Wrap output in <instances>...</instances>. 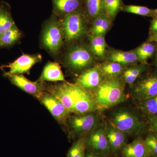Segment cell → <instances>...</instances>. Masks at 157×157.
<instances>
[{"instance_id": "6da1fadb", "label": "cell", "mask_w": 157, "mask_h": 157, "mask_svg": "<svg viewBox=\"0 0 157 157\" xmlns=\"http://www.w3.org/2000/svg\"><path fill=\"white\" fill-rule=\"evenodd\" d=\"M124 84L121 77L105 78L92 92L97 111L110 109L126 101Z\"/></svg>"}, {"instance_id": "7a4b0ae2", "label": "cell", "mask_w": 157, "mask_h": 157, "mask_svg": "<svg viewBox=\"0 0 157 157\" xmlns=\"http://www.w3.org/2000/svg\"><path fill=\"white\" fill-rule=\"evenodd\" d=\"M109 121L128 135L137 137H140L148 128V123L137 113L123 107L114 110L109 116Z\"/></svg>"}, {"instance_id": "3957f363", "label": "cell", "mask_w": 157, "mask_h": 157, "mask_svg": "<svg viewBox=\"0 0 157 157\" xmlns=\"http://www.w3.org/2000/svg\"><path fill=\"white\" fill-rule=\"evenodd\" d=\"M95 57L90 47L81 44L77 45L70 47L65 54L64 64L72 73L81 74L92 67L95 62Z\"/></svg>"}, {"instance_id": "277c9868", "label": "cell", "mask_w": 157, "mask_h": 157, "mask_svg": "<svg viewBox=\"0 0 157 157\" xmlns=\"http://www.w3.org/2000/svg\"><path fill=\"white\" fill-rule=\"evenodd\" d=\"M96 112L71 114L66 124L70 138L77 139L86 136L100 125L102 123V117Z\"/></svg>"}, {"instance_id": "5b68a950", "label": "cell", "mask_w": 157, "mask_h": 157, "mask_svg": "<svg viewBox=\"0 0 157 157\" xmlns=\"http://www.w3.org/2000/svg\"><path fill=\"white\" fill-rule=\"evenodd\" d=\"M64 40L61 21L55 17L46 21L42 29L41 42L42 47L53 56L59 52Z\"/></svg>"}, {"instance_id": "8992f818", "label": "cell", "mask_w": 157, "mask_h": 157, "mask_svg": "<svg viewBox=\"0 0 157 157\" xmlns=\"http://www.w3.org/2000/svg\"><path fill=\"white\" fill-rule=\"evenodd\" d=\"M61 24L65 41L67 42L78 40L87 33V21L83 14L78 11L64 16Z\"/></svg>"}, {"instance_id": "52a82bcc", "label": "cell", "mask_w": 157, "mask_h": 157, "mask_svg": "<svg viewBox=\"0 0 157 157\" xmlns=\"http://www.w3.org/2000/svg\"><path fill=\"white\" fill-rule=\"evenodd\" d=\"M85 137L87 149L104 157L109 156L110 151L106 134V123H102Z\"/></svg>"}, {"instance_id": "ba28073f", "label": "cell", "mask_w": 157, "mask_h": 157, "mask_svg": "<svg viewBox=\"0 0 157 157\" xmlns=\"http://www.w3.org/2000/svg\"><path fill=\"white\" fill-rule=\"evenodd\" d=\"M132 86L131 94L135 101H140L157 95V70L140 76Z\"/></svg>"}, {"instance_id": "9c48e42d", "label": "cell", "mask_w": 157, "mask_h": 157, "mask_svg": "<svg viewBox=\"0 0 157 157\" xmlns=\"http://www.w3.org/2000/svg\"><path fill=\"white\" fill-rule=\"evenodd\" d=\"M50 112L51 115L62 125H66L71 113L57 98L48 91L44 92L38 99Z\"/></svg>"}, {"instance_id": "30bf717a", "label": "cell", "mask_w": 157, "mask_h": 157, "mask_svg": "<svg viewBox=\"0 0 157 157\" xmlns=\"http://www.w3.org/2000/svg\"><path fill=\"white\" fill-rule=\"evenodd\" d=\"M76 86L75 83L61 82L46 88V91L55 96L73 113Z\"/></svg>"}, {"instance_id": "8fae6325", "label": "cell", "mask_w": 157, "mask_h": 157, "mask_svg": "<svg viewBox=\"0 0 157 157\" xmlns=\"http://www.w3.org/2000/svg\"><path fill=\"white\" fill-rule=\"evenodd\" d=\"M42 56L39 54L30 55L23 54L21 56L9 64L2 66V68H8L9 71L5 72V76L14 74H29L32 67L42 61Z\"/></svg>"}, {"instance_id": "7c38bea8", "label": "cell", "mask_w": 157, "mask_h": 157, "mask_svg": "<svg viewBox=\"0 0 157 157\" xmlns=\"http://www.w3.org/2000/svg\"><path fill=\"white\" fill-rule=\"evenodd\" d=\"M96 111L97 107L92 93L76 84L73 113L84 114Z\"/></svg>"}, {"instance_id": "4fadbf2b", "label": "cell", "mask_w": 157, "mask_h": 157, "mask_svg": "<svg viewBox=\"0 0 157 157\" xmlns=\"http://www.w3.org/2000/svg\"><path fill=\"white\" fill-rule=\"evenodd\" d=\"M6 77L12 84L37 99L46 91L44 82L32 81L23 74H14Z\"/></svg>"}, {"instance_id": "5bb4252c", "label": "cell", "mask_w": 157, "mask_h": 157, "mask_svg": "<svg viewBox=\"0 0 157 157\" xmlns=\"http://www.w3.org/2000/svg\"><path fill=\"white\" fill-rule=\"evenodd\" d=\"M105 77L98 66L85 70L76 78V84L91 92H93L101 84Z\"/></svg>"}, {"instance_id": "9a60e30c", "label": "cell", "mask_w": 157, "mask_h": 157, "mask_svg": "<svg viewBox=\"0 0 157 157\" xmlns=\"http://www.w3.org/2000/svg\"><path fill=\"white\" fill-rule=\"evenodd\" d=\"M106 128L110 154L120 151L126 144L128 135L116 128L109 121L106 123Z\"/></svg>"}, {"instance_id": "2e32d148", "label": "cell", "mask_w": 157, "mask_h": 157, "mask_svg": "<svg viewBox=\"0 0 157 157\" xmlns=\"http://www.w3.org/2000/svg\"><path fill=\"white\" fill-rule=\"evenodd\" d=\"M122 157H150L152 155L144 139L137 137L131 143L125 144L120 151Z\"/></svg>"}, {"instance_id": "e0dca14e", "label": "cell", "mask_w": 157, "mask_h": 157, "mask_svg": "<svg viewBox=\"0 0 157 157\" xmlns=\"http://www.w3.org/2000/svg\"><path fill=\"white\" fill-rule=\"evenodd\" d=\"M37 81L39 82H63L64 76L60 66L56 62H48L43 68L42 73Z\"/></svg>"}, {"instance_id": "ac0fdd59", "label": "cell", "mask_w": 157, "mask_h": 157, "mask_svg": "<svg viewBox=\"0 0 157 157\" xmlns=\"http://www.w3.org/2000/svg\"><path fill=\"white\" fill-rule=\"evenodd\" d=\"M107 61L115 62L125 67V66L135 65L138 61L135 51H124L112 49L109 51L107 55Z\"/></svg>"}, {"instance_id": "d6986e66", "label": "cell", "mask_w": 157, "mask_h": 157, "mask_svg": "<svg viewBox=\"0 0 157 157\" xmlns=\"http://www.w3.org/2000/svg\"><path fill=\"white\" fill-rule=\"evenodd\" d=\"M148 64L142 63H140V64L133 65L124 69L121 74V78L125 83L132 86L143 73L148 70Z\"/></svg>"}, {"instance_id": "ffe728a7", "label": "cell", "mask_w": 157, "mask_h": 157, "mask_svg": "<svg viewBox=\"0 0 157 157\" xmlns=\"http://www.w3.org/2000/svg\"><path fill=\"white\" fill-rule=\"evenodd\" d=\"M136 101L137 109L147 121L157 116V95Z\"/></svg>"}, {"instance_id": "44dd1931", "label": "cell", "mask_w": 157, "mask_h": 157, "mask_svg": "<svg viewBox=\"0 0 157 157\" xmlns=\"http://www.w3.org/2000/svg\"><path fill=\"white\" fill-rule=\"evenodd\" d=\"M55 11L59 15H66L78 11L80 0H52Z\"/></svg>"}, {"instance_id": "7402d4cb", "label": "cell", "mask_w": 157, "mask_h": 157, "mask_svg": "<svg viewBox=\"0 0 157 157\" xmlns=\"http://www.w3.org/2000/svg\"><path fill=\"white\" fill-rule=\"evenodd\" d=\"M15 25L11 15L10 6L4 2H0V36Z\"/></svg>"}, {"instance_id": "603a6c76", "label": "cell", "mask_w": 157, "mask_h": 157, "mask_svg": "<svg viewBox=\"0 0 157 157\" xmlns=\"http://www.w3.org/2000/svg\"><path fill=\"white\" fill-rule=\"evenodd\" d=\"M21 36V32L16 25H14L0 36V48H9L15 45L20 40Z\"/></svg>"}, {"instance_id": "cb8c5ba5", "label": "cell", "mask_w": 157, "mask_h": 157, "mask_svg": "<svg viewBox=\"0 0 157 157\" xmlns=\"http://www.w3.org/2000/svg\"><path fill=\"white\" fill-rule=\"evenodd\" d=\"M90 48L93 54L98 58L104 59L106 53L107 43L104 36H96L90 34Z\"/></svg>"}, {"instance_id": "d4e9b609", "label": "cell", "mask_w": 157, "mask_h": 157, "mask_svg": "<svg viewBox=\"0 0 157 157\" xmlns=\"http://www.w3.org/2000/svg\"><path fill=\"white\" fill-rule=\"evenodd\" d=\"M94 19L90 34L93 36H104L111 25V20L105 13Z\"/></svg>"}, {"instance_id": "484cf974", "label": "cell", "mask_w": 157, "mask_h": 157, "mask_svg": "<svg viewBox=\"0 0 157 157\" xmlns=\"http://www.w3.org/2000/svg\"><path fill=\"white\" fill-rule=\"evenodd\" d=\"M101 73L105 78H115L121 75L124 67L115 62L107 61L98 65Z\"/></svg>"}, {"instance_id": "4316f807", "label": "cell", "mask_w": 157, "mask_h": 157, "mask_svg": "<svg viewBox=\"0 0 157 157\" xmlns=\"http://www.w3.org/2000/svg\"><path fill=\"white\" fill-rule=\"evenodd\" d=\"M155 50L156 45L153 42L147 41L134 51L138 61L140 63L148 64L147 60L153 56Z\"/></svg>"}, {"instance_id": "83f0119b", "label": "cell", "mask_w": 157, "mask_h": 157, "mask_svg": "<svg viewBox=\"0 0 157 157\" xmlns=\"http://www.w3.org/2000/svg\"><path fill=\"white\" fill-rule=\"evenodd\" d=\"M86 7L88 15L91 18L104 13V0H86Z\"/></svg>"}, {"instance_id": "f1b7e54d", "label": "cell", "mask_w": 157, "mask_h": 157, "mask_svg": "<svg viewBox=\"0 0 157 157\" xmlns=\"http://www.w3.org/2000/svg\"><path fill=\"white\" fill-rule=\"evenodd\" d=\"M85 136L79 137L73 142L67 154V157H85L86 147Z\"/></svg>"}, {"instance_id": "f546056e", "label": "cell", "mask_w": 157, "mask_h": 157, "mask_svg": "<svg viewBox=\"0 0 157 157\" xmlns=\"http://www.w3.org/2000/svg\"><path fill=\"white\" fill-rule=\"evenodd\" d=\"M122 10L125 12L143 16L153 17L156 16L155 9H152L145 6L126 5L122 7Z\"/></svg>"}, {"instance_id": "4dcf8cb0", "label": "cell", "mask_w": 157, "mask_h": 157, "mask_svg": "<svg viewBox=\"0 0 157 157\" xmlns=\"http://www.w3.org/2000/svg\"><path fill=\"white\" fill-rule=\"evenodd\" d=\"M121 0H104V13L112 21L121 7Z\"/></svg>"}, {"instance_id": "1f68e13d", "label": "cell", "mask_w": 157, "mask_h": 157, "mask_svg": "<svg viewBox=\"0 0 157 157\" xmlns=\"http://www.w3.org/2000/svg\"><path fill=\"white\" fill-rule=\"evenodd\" d=\"M144 140L152 155L157 157V134L150 133Z\"/></svg>"}, {"instance_id": "d6a6232c", "label": "cell", "mask_w": 157, "mask_h": 157, "mask_svg": "<svg viewBox=\"0 0 157 157\" xmlns=\"http://www.w3.org/2000/svg\"><path fill=\"white\" fill-rule=\"evenodd\" d=\"M148 131L151 133L157 134V116L148 121Z\"/></svg>"}, {"instance_id": "836d02e7", "label": "cell", "mask_w": 157, "mask_h": 157, "mask_svg": "<svg viewBox=\"0 0 157 157\" xmlns=\"http://www.w3.org/2000/svg\"><path fill=\"white\" fill-rule=\"evenodd\" d=\"M157 33V15L153 17L150 28V35Z\"/></svg>"}, {"instance_id": "e575fe53", "label": "cell", "mask_w": 157, "mask_h": 157, "mask_svg": "<svg viewBox=\"0 0 157 157\" xmlns=\"http://www.w3.org/2000/svg\"><path fill=\"white\" fill-rule=\"evenodd\" d=\"M85 157H104L102 155L99 154L97 153L88 150L86 149V152Z\"/></svg>"}, {"instance_id": "d590c367", "label": "cell", "mask_w": 157, "mask_h": 157, "mask_svg": "<svg viewBox=\"0 0 157 157\" xmlns=\"http://www.w3.org/2000/svg\"><path fill=\"white\" fill-rule=\"evenodd\" d=\"M147 41L157 43V33L150 34Z\"/></svg>"}, {"instance_id": "8d00e7d4", "label": "cell", "mask_w": 157, "mask_h": 157, "mask_svg": "<svg viewBox=\"0 0 157 157\" xmlns=\"http://www.w3.org/2000/svg\"><path fill=\"white\" fill-rule=\"evenodd\" d=\"M154 63L155 65L157 67V43L156 45L155 56Z\"/></svg>"}, {"instance_id": "74e56055", "label": "cell", "mask_w": 157, "mask_h": 157, "mask_svg": "<svg viewBox=\"0 0 157 157\" xmlns=\"http://www.w3.org/2000/svg\"><path fill=\"white\" fill-rule=\"evenodd\" d=\"M155 13L157 15V9H155Z\"/></svg>"}, {"instance_id": "f35d334b", "label": "cell", "mask_w": 157, "mask_h": 157, "mask_svg": "<svg viewBox=\"0 0 157 157\" xmlns=\"http://www.w3.org/2000/svg\"><path fill=\"white\" fill-rule=\"evenodd\" d=\"M150 157H157L156 156H152V155H151V156Z\"/></svg>"}]
</instances>
